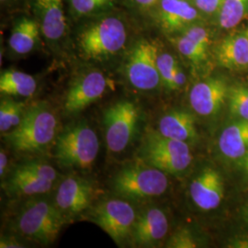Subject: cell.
Here are the masks:
<instances>
[{"instance_id":"cell-22","label":"cell","mask_w":248,"mask_h":248,"mask_svg":"<svg viewBox=\"0 0 248 248\" xmlns=\"http://www.w3.org/2000/svg\"><path fill=\"white\" fill-rule=\"evenodd\" d=\"M36 89L35 78L24 72L8 70L1 74L0 91L2 94L28 98L35 93Z\"/></svg>"},{"instance_id":"cell-2","label":"cell","mask_w":248,"mask_h":248,"mask_svg":"<svg viewBox=\"0 0 248 248\" xmlns=\"http://www.w3.org/2000/svg\"><path fill=\"white\" fill-rule=\"evenodd\" d=\"M99 142L95 131L85 122L66 127L55 141V158L65 169H88L98 156Z\"/></svg>"},{"instance_id":"cell-35","label":"cell","mask_w":248,"mask_h":248,"mask_svg":"<svg viewBox=\"0 0 248 248\" xmlns=\"http://www.w3.org/2000/svg\"><path fill=\"white\" fill-rule=\"evenodd\" d=\"M138 5L144 8H149L155 4L156 0H134Z\"/></svg>"},{"instance_id":"cell-5","label":"cell","mask_w":248,"mask_h":248,"mask_svg":"<svg viewBox=\"0 0 248 248\" xmlns=\"http://www.w3.org/2000/svg\"><path fill=\"white\" fill-rule=\"evenodd\" d=\"M113 189L125 199L145 200L163 195L169 187L165 172L148 165H133L121 169L113 178Z\"/></svg>"},{"instance_id":"cell-14","label":"cell","mask_w":248,"mask_h":248,"mask_svg":"<svg viewBox=\"0 0 248 248\" xmlns=\"http://www.w3.org/2000/svg\"><path fill=\"white\" fill-rule=\"evenodd\" d=\"M190 197L198 208L202 211L217 209L224 195V184L221 174L206 168L192 180L189 186Z\"/></svg>"},{"instance_id":"cell-1","label":"cell","mask_w":248,"mask_h":248,"mask_svg":"<svg viewBox=\"0 0 248 248\" xmlns=\"http://www.w3.org/2000/svg\"><path fill=\"white\" fill-rule=\"evenodd\" d=\"M57 127V119L49 107L37 103L26 108L21 123L5 134V138L16 152L41 153L53 142Z\"/></svg>"},{"instance_id":"cell-32","label":"cell","mask_w":248,"mask_h":248,"mask_svg":"<svg viewBox=\"0 0 248 248\" xmlns=\"http://www.w3.org/2000/svg\"><path fill=\"white\" fill-rule=\"evenodd\" d=\"M7 168H8V155L5 151L1 149V152H0V175H1V177H3V176L5 175Z\"/></svg>"},{"instance_id":"cell-29","label":"cell","mask_w":248,"mask_h":248,"mask_svg":"<svg viewBox=\"0 0 248 248\" xmlns=\"http://www.w3.org/2000/svg\"><path fill=\"white\" fill-rule=\"evenodd\" d=\"M183 34L195 42L196 44L202 46L205 50H209L211 43L210 35L207 30L203 27L191 25L184 31Z\"/></svg>"},{"instance_id":"cell-37","label":"cell","mask_w":248,"mask_h":248,"mask_svg":"<svg viewBox=\"0 0 248 248\" xmlns=\"http://www.w3.org/2000/svg\"><path fill=\"white\" fill-rule=\"evenodd\" d=\"M246 34H247V36H248V27L247 28V30H246Z\"/></svg>"},{"instance_id":"cell-6","label":"cell","mask_w":248,"mask_h":248,"mask_svg":"<svg viewBox=\"0 0 248 248\" xmlns=\"http://www.w3.org/2000/svg\"><path fill=\"white\" fill-rule=\"evenodd\" d=\"M126 29L117 18H105L86 28L79 35L82 53L92 59L111 56L121 51L126 43Z\"/></svg>"},{"instance_id":"cell-17","label":"cell","mask_w":248,"mask_h":248,"mask_svg":"<svg viewBox=\"0 0 248 248\" xmlns=\"http://www.w3.org/2000/svg\"><path fill=\"white\" fill-rule=\"evenodd\" d=\"M198 17V9L186 0H161L160 24L169 33L185 31Z\"/></svg>"},{"instance_id":"cell-18","label":"cell","mask_w":248,"mask_h":248,"mask_svg":"<svg viewBox=\"0 0 248 248\" xmlns=\"http://www.w3.org/2000/svg\"><path fill=\"white\" fill-rule=\"evenodd\" d=\"M158 133L182 142L194 141L198 136L195 118L185 110L174 109L160 119Z\"/></svg>"},{"instance_id":"cell-16","label":"cell","mask_w":248,"mask_h":248,"mask_svg":"<svg viewBox=\"0 0 248 248\" xmlns=\"http://www.w3.org/2000/svg\"><path fill=\"white\" fill-rule=\"evenodd\" d=\"M218 63L229 70H243L248 67V39L246 31L224 37L215 49Z\"/></svg>"},{"instance_id":"cell-20","label":"cell","mask_w":248,"mask_h":248,"mask_svg":"<svg viewBox=\"0 0 248 248\" xmlns=\"http://www.w3.org/2000/svg\"><path fill=\"white\" fill-rule=\"evenodd\" d=\"M35 7L45 37L52 41L59 40L66 29L62 0H35Z\"/></svg>"},{"instance_id":"cell-11","label":"cell","mask_w":248,"mask_h":248,"mask_svg":"<svg viewBox=\"0 0 248 248\" xmlns=\"http://www.w3.org/2000/svg\"><path fill=\"white\" fill-rule=\"evenodd\" d=\"M229 86L220 77L196 83L189 93V103L197 114L209 117L218 114L227 101Z\"/></svg>"},{"instance_id":"cell-10","label":"cell","mask_w":248,"mask_h":248,"mask_svg":"<svg viewBox=\"0 0 248 248\" xmlns=\"http://www.w3.org/2000/svg\"><path fill=\"white\" fill-rule=\"evenodd\" d=\"M137 215L133 206L123 200H109L98 205L93 213V222L117 244L131 238Z\"/></svg>"},{"instance_id":"cell-27","label":"cell","mask_w":248,"mask_h":248,"mask_svg":"<svg viewBox=\"0 0 248 248\" xmlns=\"http://www.w3.org/2000/svg\"><path fill=\"white\" fill-rule=\"evenodd\" d=\"M176 46L179 53L196 65L203 63L208 58V51L184 34L176 39Z\"/></svg>"},{"instance_id":"cell-23","label":"cell","mask_w":248,"mask_h":248,"mask_svg":"<svg viewBox=\"0 0 248 248\" xmlns=\"http://www.w3.org/2000/svg\"><path fill=\"white\" fill-rule=\"evenodd\" d=\"M157 66L161 82L170 90L181 89L186 84V75L175 57L168 53L157 56Z\"/></svg>"},{"instance_id":"cell-33","label":"cell","mask_w":248,"mask_h":248,"mask_svg":"<svg viewBox=\"0 0 248 248\" xmlns=\"http://www.w3.org/2000/svg\"><path fill=\"white\" fill-rule=\"evenodd\" d=\"M1 248H21L22 246H19L18 242L11 241V240H4L2 238L1 240Z\"/></svg>"},{"instance_id":"cell-13","label":"cell","mask_w":248,"mask_h":248,"mask_svg":"<svg viewBox=\"0 0 248 248\" xmlns=\"http://www.w3.org/2000/svg\"><path fill=\"white\" fill-rule=\"evenodd\" d=\"M96 193L91 182L81 177H68L59 184L54 203L63 215L78 214L89 208Z\"/></svg>"},{"instance_id":"cell-38","label":"cell","mask_w":248,"mask_h":248,"mask_svg":"<svg viewBox=\"0 0 248 248\" xmlns=\"http://www.w3.org/2000/svg\"><path fill=\"white\" fill-rule=\"evenodd\" d=\"M1 1H5V0H1Z\"/></svg>"},{"instance_id":"cell-28","label":"cell","mask_w":248,"mask_h":248,"mask_svg":"<svg viewBox=\"0 0 248 248\" xmlns=\"http://www.w3.org/2000/svg\"><path fill=\"white\" fill-rule=\"evenodd\" d=\"M168 248H194L198 247L194 235L186 229L177 231L168 242Z\"/></svg>"},{"instance_id":"cell-4","label":"cell","mask_w":248,"mask_h":248,"mask_svg":"<svg viewBox=\"0 0 248 248\" xmlns=\"http://www.w3.org/2000/svg\"><path fill=\"white\" fill-rule=\"evenodd\" d=\"M140 157L144 164L172 175L184 172L192 161L187 142L166 137L158 132L147 133L140 148Z\"/></svg>"},{"instance_id":"cell-19","label":"cell","mask_w":248,"mask_h":248,"mask_svg":"<svg viewBox=\"0 0 248 248\" xmlns=\"http://www.w3.org/2000/svg\"><path fill=\"white\" fill-rule=\"evenodd\" d=\"M218 145L224 157L239 161L248 152V121L237 120L227 125L221 133Z\"/></svg>"},{"instance_id":"cell-31","label":"cell","mask_w":248,"mask_h":248,"mask_svg":"<svg viewBox=\"0 0 248 248\" xmlns=\"http://www.w3.org/2000/svg\"><path fill=\"white\" fill-rule=\"evenodd\" d=\"M223 0H195L198 9L207 15L219 14Z\"/></svg>"},{"instance_id":"cell-25","label":"cell","mask_w":248,"mask_h":248,"mask_svg":"<svg viewBox=\"0 0 248 248\" xmlns=\"http://www.w3.org/2000/svg\"><path fill=\"white\" fill-rule=\"evenodd\" d=\"M25 105L22 102L4 99L0 104V132L7 133L15 129L25 113Z\"/></svg>"},{"instance_id":"cell-24","label":"cell","mask_w":248,"mask_h":248,"mask_svg":"<svg viewBox=\"0 0 248 248\" xmlns=\"http://www.w3.org/2000/svg\"><path fill=\"white\" fill-rule=\"evenodd\" d=\"M219 16L222 29H233L248 17V0H223Z\"/></svg>"},{"instance_id":"cell-15","label":"cell","mask_w":248,"mask_h":248,"mask_svg":"<svg viewBox=\"0 0 248 248\" xmlns=\"http://www.w3.org/2000/svg\"><path fill=\"white\" fill-rule=\"evenodd\" d=\"M169 227L166 213L158 208H150L137 215L131 239L135 246L153 247L166 237Z\"/></svg>"},{"instance_id":"cell-7","label":"cell","mask_w":248,"mask_h":248,"mask_svg":"<svg viewBox=\"0 0 248 248\" xmlns=\"http://www.w3.org/2000/svg\"><path fill=\"white\" fill-rule=\"evenodd\" d=\"M139 109L129 101L122 100L104 112L105 139L108 150L121 153L133 141L139 123Z\"/></svg>"},{"instance_id":"cell-36","label":"cell","mask_w":248,"mask_h":248,"mask_svg":"<svg viewBox=\"0 0 248 248\" xmlns=\"http://www.w3.org/2000/svg\"><path fill=\"white\" fill-rule=\"evenodd\" d=\"M243 217L247 223H248V202H247V204L243 208Z\"/></svg>"},{"instance_id":"cell-34","label":"cell","mask_w":248,"mask_h":248,"mask_svg":"<svg viewBox=\"0 0 248 248\" xmlns=\"http://www.w3.org/2000/svg\"><path fill=\"white\" fill-rule=\"evenodd\" d=\"M239 165L248 177V152L239 160Z\"/></svg>"},{"instance_id":"cell-12","label":"cell","mask_w":248,"mask_h":248,"mask_svg":"<svg viewBox=\"0 0 248 248\" xmlns=\"http://www.w3.org/2000/svg\"><path fill=\"white\" fill-rule=\"evenodd\" d=\"M108 81L99 71H91L80 77L68 90L64 109L68 114H78L105 94Z\"/></svg>"},{"instance_id":"cell-3","label":"cell","mask_w":248,"mask_h":248,"mask_svg":"<svg viewBox=\"0 0 248 248\" xmlns=\"http://www.w3.org/2000/svg\"><path fill=\"white\" fill-rule=\"evenodd\" d=\"M64 217L55 203L47 201L31 202L19 212L15 228L27 239L50 245L57 238Z\"/></svg>"},{"instance_id":"cell-9","label":"cell","mask_w":248,"mask_h":248,"mask_svg":"<svg viewBox=\"0 0 248 248\" xmlns=\"http://www.w3.org/2000/svg\"><path fill=\"white\" fill-rule=\"evenodd\" d=\"M157 49L147 40L139 41L130 53L125 72L133 88L149 91L161 83L157 66Z\"/></svg>"},{"instance_id":"cell-26","label":"cell","mask_w":248,"mask_h":248,"mask_svg":"<svg viewBox=\"0 0 248 248\" xmlns=\"http://www.w3.org/2000/svg\"><path fill=\"white\" fill-rule=\"evenodd\" d=\"M227 103L232 115L248 121V86L236 84L229 87Z\"/></svg>"},{"instance_id":"cell-30","label":"cell","mask_w":248,"mask_h":248,"mask_svg":"<svg viewBox=\"0 0 248 248\" xmlns=\"http://www.w3.org/2000/svg\"><path fill=\"white\" fill-rule=\"evenodd\" d=\"M109 0H71L72 7L78 14H88L101 8Z\"/></svg>"},{"instance_id":"cell-8","label":"cell","mask_w":248,"mask_h":248,"mask_svg":"<svg viewBox=\"0 0 248 248\" xmlns=\"http://www.w3.org/2000/svg\"><path fill=\"white\" fill-rule=\"evenodd\" d=\"M57 179V172L43 161H31L14 169L5 187L9 195L15 197L45 194L50 191Z\"/></svg>"},{"instance_id":"cell-21","label":"cell","mask_w":248,"mask_h":248,"mask_svg":"<svg viewBox=\"0 0 248 248\" xmlns=\"http://www.w3.org/2000/svg\"><path fill=\"white\" fill-rule=\"evenodd\" d=\"M40 27L35 20L22 18L15 25L9 37V47L18 54H26L33 50L39 39Z\"/></svg>"}]
</instances>
